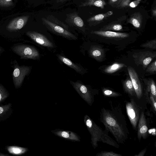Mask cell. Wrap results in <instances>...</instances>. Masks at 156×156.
Listing matches in <instances>:
<instances>
[{"instance_id": "obj_19", "label": "cell", "mask_w": 156, "mask_h": 156, "mask_svg": "<svg viewBox=\"0 0 156 156\" xmlns=\"http://www.w3.org/2000/svg\"><path fill=\"white\" fill-rule=\"evenodd\" d=\"M143 16L140 12L132 14L127 20V23L132 25L136 28H139L142 26Z\"/></svg>"}, {"instance_id": "obj_28", "label": "cell", "mask_w": 156, "mask_h": 156, "mask_svg": "<svg viewBox=\"0 0 156 156\" xmlns=\"http://www.w3.org/2000/svg\"><path fill=\"white\" fill-rule=\"evenodd\" d=\"M96 156H121L122 155L113 151H101L98 153Z\"/></svg>"}, {"instance_id": "obj_16", "label": "cell", "mask_w": 156, "mask_h": 156, "mask_svg": "<svg viewBox=\"0 0 156 156\" xmlns=\"http://www.w3.org/2000/svg\"><path fill=\"white\" fill-rule=\"evenodd\" d=\"M91 33L103 37L112 38H125L129 35L127 33L109 30H95L92 31Z\"/></svg>"}, {"instance_id": "obj_25", "label": "cell", "mask_w": 156, "mask_h": 156, "mask_svg": "<svg viewBox=\"0 0 156 156\" xmlns=\"http://www.w3.org/2000/svg\"><path fill=\"white\" fill-rule=\"evenodd\" d=\"M102 92L104 96L108 97H116L122 95L119 93L106 88H103L102 90Z\"/></svg>"}, {"instance_id": "obj_40", "label": "cell", "mask_w": 156, "mask_h": 156, "mask_svg": "<svg viewBox=\"0 0 156 156\" xmlns=\"http://www.w3.org/2000/svg\"><path fill=\"white\" fill-rule=\"evenodd\" d=\"M2 51V49L1 47H0V52Z\"/></svg>"}, {"instance_id": "obj_12", "label": "cell", "mask_w": 156, "mask_h": 156, "mask_svg": "<svg viewBox=\"0 0 156 156\" xmlns=\"http://www.w3.org/2000/svg\"><path fill=\"white\" fill-rule=\"evenodd\" d=\"M66 21L70 26L76 27L84 32L85 26L82 18L76 12H74L67 14Z\"/></svg>"}, {"instance_id": "obj_23", "label": "cell", "mask_w": 156, "mask_h": 156, "mask_svg": "<svg viewBox=\"0 0 156 156\" xmlns=\"http://www.w3.org/2000/svg\"><path fill=\"white\" fill-rule=\"evenodd\" d=\"M123 30L122 25L119 22H112L106 25L101 29L100 30H113L120 31Z\"/></svg>"}, {"instance_id": "obj_27", "label": "cell", "mask_w": 156, "mask_h": 156, "mask_svg": "<svg viewBox=\"0 0 156 156\" xmlns=\"http://www.w3.org/2000/svg\"><path fill=\"white\" fill-rule=\"evenodd\" d=\"M147 73L151 74H155L156 73V60L151 63L147 67L146 70Z\"/></svg>"}, {"instance_id": "obj_2", "label": "cell", "mask_w": 156, "mask_h": 156, "mask_svg": "<svg viewBox=\"0 0 156 156\" xmlns=\"http://www.w3.org/2000/svg\"><path fill=\"white\" fill-rule=\"evenodd\" d=\"M84 121L91 135V143L94 149L98 146V142L106 143L116 148H119V146L117 142L109 135L108 132L106 129H102L88 115L84 116Z\"/></svg>"}, {"instance_id": "obj_5", "label": "cell", "mask_w": 156, "mask_h": 156, "mask_svg": "<svg viewBox=\"0 0 156 156\" xmlns=\"http://www.w3.org/2000/svg\"><path fill=\"white\" fill-rule=\"evenodd\" d=\"M41 20L43 24L53 33L69 40L77 39V37L76 35L63 27L45 18H42Z\"/></svg>"}, {"instance_id": "obj_42", "label": "cell", "mask_w": 156, "mask_h": 156, "mask_svg": "<svg viewBox=\"0 0 156 156\" xmlns=\"http://www.w3.org/2000/svg\"></svg>"}, {"instance_id": "obj_39", "label": "cell", "mask_w": 156, "mask_h": 156, "mask_svg": "<svg viewBox=\"0 0 156 156\" xmlns=\"http://www.w3.org/2000/svg\"><path fill=\"white\" fill-rule=\"evenodd\" d=\"M1 98H2L1 94L0 92V101L1 99Z\"/></svg>"}, {"instance_id": "obj_1", "label": "cell", "mask_w": 156, "mask_h": 156, "mask_svg": "<svg viewBox=\"0 0 156 156\" xmlns=\"http://www.w3.org/2000/svg\"><path fill=\"white\" fill-rule=\"evenodd\" d=\"M110 108H102L100 120L118 144H123L128 139L129 132L126 118L118 106L111 105Z\"/></svg>"}, {"instance_id": "obj_4", "label": "cell", "mask_w": 156, "mask_h": 156, "mask_svg": "<svg viewBox=\"0 0 156 156\" xmlns=\"http://www.w3.org/2000/svg\"><path fill=\"white\" fill-rule=\"evenodd\" d=\"M125 104L126 113L131 125L133 129L137 131L138 123L142 109L133 98H130L129 101H126Z\"/></svg>"}, {"instance_id": "obj_34", "label": "cell", "mask_w": 156, "mask_h": 156, "mask_svg": "<svg viewBox=\"0 0 156 156\" xmlns=\"http://www.w3.org/2000/svg\"><path fill=\"white\" fill-rule=\"evenodd\" d=\"M147 149L145 148L142 150L138 154L134 155L136 156H143L146 152Z\"/></svg>"}, {"instance_id": "obj_31", "label": "cell", "mask_w": 156, "mask_h": 156, "mask_svg": "<svg viewBox=\"0 0 156 156\" xmlns=\"http://www.w3.org/2000/svg\"><path fill=\"white\" fill-rule=\"evenodd\" d=\"M13 0H0V6L2 7H7L12 5Z\"/></svg>"}, {"instance_id": "obj_18", "label": "cell", "mask_w": 156, "mask_h": 156, "mask_svg": "<svg viewBox=\"0 0 156 156\" xmlns=\"http://www.w3.org/2000/svg\"><path fill=\"white\" fill-rule=\"evenodd\" d=\"M89 52V55L91 57L98 61H102L105 57L104 50L99 46H92Z\"/></svg>"}, {"instance_id": "obj_14", "label": "cell", "mask_w": 156, "mask_h": 156, "mask_svg": "<svg viewBox=\"0 0 156 156\" xmlns=\"http://www.w3.org/2000/svg\"><path fill=\"white\" fill-rule=\"evenodd\" d=\"M51 132L55 135L65 139L74 141H80V136L73 132L56 129L52 130Z\"/></svg>"}, {"instance_id": "obj_6", "label": "cell", "mask_w": 156, "mask_h": 156, "mask_svg": "<svg viewBox=\"0 0 156 156\" xmlns=\"http://www.w3.org/2000/svg\"><path fill=\"white\" fill-rule=\"evenodd\" d=\"M70 83L81 98L91 106L94 101V96L98 94L80 82L70 81Z\"/></svg>"}, {"instance_id": "obj_13", "label": "cell", "mask_w": 156, "mask_h": 156, "mask_svg": "<svg viewBox=\"0 0 156 156\" xmlns=\"http://www.w3.org/2000/svg\"><path fill=\"white\" fill-rule=\"evenodd\" d=\"M29 18L28 16H26L14 19L7 26V30L10 31H14L21 29L26 25Z\"/></svg>"}, {"instance_id": "obj_35", "label": "cell", "mask_w": 156, "mask_h": 156, "mask_svg": "<svg viewBox=\"0 0 156 156\" xmlns=\"http://www.w3.org/2000/svg\"><path fill=\"white\" fill-rule=\"evenodd\" d=\"M151 13L152 16L154 17L156 16V6L155 5L151 9Z\"/></svg>"}, {"instance_id": "obj_22", "label": "cell", "mask_w": 156, "mask_h": 156, "mask_svg": "<svg viewBox=\"0 0 156 156\" xmlns=\"http://www.w3.org/2000/svg\"><path fill=\"white\" fill-rule=\"evenodd\" d=\"M144 81L146 85L147 91L156 100V86L154 81L152 79L144 80Z\"/></svg>"}, {"instance_id": "obj_17", "label": "cell", "mask_w": 156, "mask_h": 156, "mask_svg": "<svg viewBox=\"0 0 156 156\" xmlns=\"http://www.w3.org/2000/svg\"><path fill=\"white\" fill-rule=\"evenodd\" d=\"M113 14V12L112 11L98 14L89 18L87 20V22L90 26H95L103 22Z\"/></svg>"}, {"instance_id": "obj_3", "label": "cell", "mask_w": 156, "mask_h": 156, "mask_svg": "<svg viewBox=\"0 0 156 156\" xmlns=\"http://www.w3.org/2000/svg\"><path fill=\"white\" fill-rule=\"evenodd\" d=\"M128 72L136 94L134 100L136 103L142 110L147 108V105L150 104L149 92L147 90L144 91L137 73L131 66L127 68Z\"/></svg>"}, {"instance_id": "obj_38", "label": "cell", "mask_w": 156, "mask_h": 156, "mask_svg": "<svg viewBox=\"0 0 156 156\" xmlns=\"http://www.w3.org/2000/svg\"><path fill=\"white\" fill-rule=\"evenodd\" d=\"M67 1V0H58L57 2H63L65 1Z\"/></svg>"}, {"instance_id": "obj_24", "label": "cell", "mask_w": 156, "mask_h": 156, "mask_svg": "<svg viewBox=\"0 0 156 156\" xmlns=\"http://www.w3.org/2000/svg\"><path fill=\"white\" fill-rule=\"evenodd\" d=\"M125 65L122 63L115 62L106 67L104 71L107 73H112L124 67Z\"/></svg>"}, {"instance_id": "obj_36", "label": "cell", "mask_w": 156, "mask_h": 156, "mask_svg": "<svg viewBox=\"0 0 156 156\" xmlns=\"http://www.w3.org/2000/svg\"><path fill=\"white\" fill-rule=\"evenodd\" d=\"M13 151L14 153L17 154L20 152V150L18 148H14L13 149Z\"/></svg>"}, {"instance_id": "obj_26", "label": "cell", "mask_w": 156, "mask_h": 156, "mask_svg": "<svg viewBox=\"0 0 156 156\" xmlns=\"http://www.w3.org/2000/svg\"><path fill=\"white\" fill-rule=\"evenodd\" d=\"M140 47L145 48H149L152 49H156V39L151 40L147 42L142 44Z\"/></svg>"}, {"instance_id": "obj_37", "label": "cell", "mask_w": 156, "mask_h": 156, "mask_svg": "<svg viewBox=\"0 0 156 156\" xmlns=\"http://www.w3.org/2000/svg\"><path fill=\"white\" fill-rule=\"evenodd\" d=\"M3 108L2 107H0V114L3 112Z\"/></svg>"}, {"instance_id": "obj_9", "label": "cell", "mask_w": 156, "mask_h": 156, "mask_svg": "<svg viewBox=\"0 0 156 156\" xmlns=\"http://www.w3.org/2000/svg\"><path fill=\"white\" fill-rule=\"evenodd\" d=\"M31 67L27 66H19L16 65L13 73V79L16 86H20L22 83L25 76L29 73Z\"/></svg>"}, {"instance_id": "obj_20", "label": "cell", "mask_w": 156, "mask_h": 156, "mask_svg": "<svg viewBox=\"0 0 156 156\" xmlns=\"http://www.w3.org/2000/svg\"><path fill=\"white\" fill-rule=\"evenodd\" d=\"M106 5V3L104 0H83L79 7L94 6L103 9Z\"/></svg>"}, {"instance_id": "obj_33", "label": "cell", "mask_w": 156, "mask_h": 156, "mask_svg": "<svg viewBox=\"0 0 156 156\" xmlns=\"http://www.w3.org/2000/svg\"><path fill=\"white\" fill-rule=\"evenodd\" d=\"M141 0H135L130 2L129 3V6L131 8H135L140 3Z\"/></svg>"}, {"instance_id": "obj_30", "label": "cell", "mask_w": 156, "mask_h": 156, "mask_svg": "<svg viewBox=\"0 0 156 156\" xmlns=\"http://www.w3.org/2000/svg\"><path fill=\"white\" fill-rule=\"evenodd\" d=\"M149 97L150 100V104L151 105L154 112L155 114L156 112V100L154 99V97L150 93H149Z\"/></svg>"}, {"instance_id": "obj_32", "label": "cell", "mask_w": 156, "mask_h": 156, "mask_svg": "<svg viewBox=\"0 0 156 156\" xmlns=\"http://www.w3.org/2000/svg\"><path fill=\"white\" fill-rule=\"evenodd\" d=\"M131 0H122L121 3L118 7V9H122L129 6Z\"/></svg>"}, {"instance_id": "obj_7", "label": "cell", "mask_w": 156, "mask_h": 156, "mask_svg": "<svg viewBox=\"0 0 156 156\" xmlns=\"http://www.w3.org/2000/svg\"><path fill=\"white\" fill-rule=\"evenodd\" d=\"M13 51L20 57L21 59H30L37 60L40 55L38 51L34 47L30 45L22 44L12 48Z\"/></svg>"}, {"instance_id": "obj_11", "label": "cell", "mask_w": 156, "mask_h": 156, "mask_svg": "<svg viewBox=\"0 0 156 156\" xmlns=\"http://www.w3.org/2000/svg\"><path fill=\"white\" fill-rule=\"evenodd\" d=\"M26 34L38 44L50 48L54 47L53 44L43 35L35 31H28Z\"/></svg>"}, {"instance_id": "obj_29", "label": "cell", "mask_w": 156, "mask_h": 156, "mask_svg": "<svg viewBox=\"0 0 156 156\" xmlns=\"http://www.w3.org/2000/svg\"><path fill=\"white\" fill-rule=\"evenodd\" d=\"M122 0H108V3L112 7L117 8Z\"/></svg>"}, {"instance_id": "obj_21", "label": "cell", "mask_w": 156, "mask_h": 156, "mask_svg": "<svg viewBox=\"0 0 156 156\" xmlns=\"http://www.w3.org/2000/svg\"><path fill=\"white\" fill-rule=\"evenodd\" d=\"M123 86L125 91L130 98H133L135 100L136 98L135 93L130 78H128L125 81Z\"/></svg>"}, {"instance_id": "obj_15", "label": "cell", "mask_w": 156, "mask_h": 156, "mask_svg": "<svg viewBox=\"0 0 156 156\" xmlns=\"http://www.w3.org/2000/svg\"><path fill=\"white\" fill-rule=\"evenodd\" d=\"M57 56L62 62L78 73L83 75L87 72L86 70L79 64L73 62L67 58L60 55L57 54Z\"/></svg>"}, {"instance_id": "obj_41", "label": "cell", "mask_w": 156, "mask_h": 156, "mask_svg": "<svg viewBox=\"0 0 156 156\" xmlns=\"http://www.w3.org/2000/svg\"></svg>"}, {"instance_id": "obj_10", "label": "cell", "mask_w": 156, "mask_h": 156, "mask_svg": "<svg viewBox=\"0 0 156 156\" xmlns=\"http://www.w3.org/2000/svg\"><path fill=\"white\" fill-rule=\"evenodd\" d=\"M148 128L144 110H142L138 121L137 127V137L140 141L141 138L146 139L148 136Z\"/></svg>"}, {"instance_id": "obj_8", "label": "cell", "mask_w": 156, "mask_h": 156, "mask_svg": "<svg viewBox=\"0 0 156 156\" xmlns=\"http://www.w3.org/2000/svg\"><path fill=\"white\" fill-rule=\"evenodd\" d=\"M133 57L135 62L137 65L142 66L145 69L151 61L156 57V53L151 51H140L134 53Z\"/></svg>"}]
</instances>
